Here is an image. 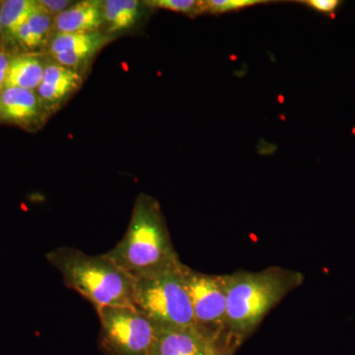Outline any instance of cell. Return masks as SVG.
Segmentation results:
<instances>
[{
	"instance_id": "1",
	"label": "cell",
	"mask_w": 355,
	"mask_h": 355,
	"mask_svg": "<svg viewBox=\"0 0 355 355\" xmlns=\"http://www.w3.org/2000/svg\"><path fill=\"white\" fill-rule=\"evenodd\" d=\"M226 331L230 342L239 347L294 289L304 282L302 273L280 266L260 272L225 275Z\"/></svg>"
},
{
	"instance_id": "2",
	"label": "cell",
	"mask_w": 355,
	"mask_h": 355,
	"mask_svg": "<svg viewBox=\"0 0 355 355\" xmlns=\"http://www.w3.org/2000/svg\"><path fill=\"white\" fill-rule=\"evenodd\" d=\"M105 254L133 279L173 270L182 265L160 203L144 193L135 200L123 239Z\"/></svg>"
},
{
	"instance_id": "3",
	"label": "cell",
	"mask_w": 355,
	"mask_h": 355,
	"mask_svg": "<svg viewBox=\"0 0 355 355\" xmlns=\"http://www.w3.org/2000/svg\"><path fill=\"white\" fill-rule=\"evenodd\" d=\"M46 258L60 272L65 286L90 301L96 310L133 306L135 279L106 254L92 256L76 248L60 247Z\"/></svg>"
},
{
	"instance_id": "4",
	"label": "cell",
	"mask_w": 355,
	"mask_h": 355,
	"mask_svg": "<svg viewBox=\"0 0 355 355\" xmlns=\"http://www.w3.org/2000/svg\"><path fill=\"white\" fill-rule=\"evenodd\" d=\"M135 279L133 307L158 329L196 327L182 268Z\"/></svg>"
},
{
	"instance_id": "5",
	"label": "cell",
	"mask_w": 355,
	"mask_h": 355,
	"mask_svg": "<svg viewBox=\"0 0 355 355\" xmlns=\"http://www.w3.org/2000/svg\"><path fill=\"white\" fill-rule=\"evenodd\" d=\"M99 316L100 347L106 355H150L158 329L137 308L104 307Z\"/></svg>"
},
{
	"instance_id": "6",
	"label": "cell",
	"mask_w": 355,
	"mask_h": 355,
	"mask_svg": "<svg viewBox=\"0 0 355 355\" xmlns=\"http://www.w3.org/2000/svg\"><path fill=\"white\" fill-rule=\"evenodd\" d=\"M182 275L190 297L196 327L217 340L237 347L230 342L226 331L225 275L197 272L184 263Z\"/></svg>"
},
{
	"instance_id": "7",
	"label": "cell",
	"mask_w": 355,
	"mask_h": 355,
	"mask_svg": "<svg viewBox=\"0 0 355 355\" xmlns=\"http://www.w3.org/2000/svg\"><path fill=\"white\" fill-rule=\"evenodd\" d=\"M114 39L105 31L55 34L44 53L53 62L83 74L96 55Z\"/></svg>"
},
{
	"instance_id": "8",
	"label": "cell",
	"mask_w": 355,
	"mask_h": 355,
	"mask_svg": "<svg viewBox=\"0 0 355 355\" xmlns=\"http://www.w3.org/2000/svg\"><path fill=\"white\" fill-rule=\"evenodd\" d=\"M51 116L35 91L21 88L0 91V125L36 132L46 125Z\"/></svg>"
},
{
	"instance_id": "9",
	"label": "cell",
	"mask_w": 355,
	"mask_h": 355,
	"mask_svg": "<svg viewBox=\"0 0 355 355\" xmlns=\"http://www.w3.org/2000/svg\"><path fill=\"white\" fill-rule=\"evenodd\" d=\"M236 349L205 333L197 327L161 329L150 355H216Z\"/></svg>"
},
{
	"instance_id": "10",
	"label": "cell",
	"mask_w": 355,
	"mask_h": 355,
	"mask_svg": "<svg viewBox=\"0 0 355 355\" xmlns=\"http://www.w3.org/2000/svg\"><path fill=\"white\" fill-rule=\"evenodd\" d=\"M83 74L53 62L49 58L43 78L35 92L44 108L53 114L76 94L83 84Z\"/></svg>"
},
{
	"instance_id": "11",
	"label": "cell",
	"mask_w": 355,
	"mask_h": 355,
	"mask_svg": "<svg viewBox=\"0 0 355 355\" xmlns=\"http://www.w3.org/2000/svg\"><path fill=\"white\" fill-rule=\"evenodd\" d=\"M55 34L104 31L101 0L73 2L64 12L53 18Z\"/></svg>"
},
{
	"instance_id": "12",
	"label": "cell",
	"mask_w": 355,
	"mask_h": 355,
	"mask_svg": "<svg viewBox=\"0 0 355 355\" xmlns=\"http://www.w3.org/2000/svg\"><path fill=\"white\" fill-rule=\"evenodd\" d=\"M55 35L53 17L38 8L21 26L4 48L11 53H41Z\"/></svg>"
},
{
	"instance_id": "13",
	"label": "cell",
	"mask_w": 355,
	"mask_h": 355,
	"mask_svg": "<svg viewBox=\"0 0 355 355\" xmlns=\"http://www.w3.org/2000/svg\"><path fill=\"white\" fill-rule=\"evenodd\" d=\"M44 53H14L7 71L6 87L36 91L48 62Z\"/></svg>"
},
{
	"instance_id": "14",
	"label": "cell",
	"mask_w": 355,
	"mask_h": 355,
	"mask_svg": "<svg viewBox=\"0 0 355 355\" xmlns=\"http://www.w3.org/2000/svg\"><path fill=\"white\" fill-rule=\"evenodd\" d=\"M144 1L137 0H105L103 1L104 12V31L111 36L128 31L139 22Z\"/></svg>"
},
{
	"instance_id": "15",
	"label": "cell",
	"mask_w": 355,
	"mask_h": 355,
	"mask_svg": "<svg viewBox=\"0 0 355 355\" xmlns=\"http://www.w3.org/2000/svg\"><path fill=\"white\" fill-rule=\"evenodd\" d=\"M38 8V0H4L0 2L2 46H6L16 31Z\"/></svg>"
},
{
	"instance_id": "16",
	"label": "cell",
	"mask_w": 355,
	"mask_h": 355,
	"mask_svg": "<svg viewBox=\"0 0 355 355\" xmlns=\"http://www.w3.org/2000/svg\"><path fill=\"white\" fill-rule=\"evenodd\" d=\"M144 6L150 8L166 9L173 12L184 13L189 16L202 13L200 1L198 0H147Z\"/></svg>"
},
{
	"instance_id": "17",
	"label": "cell",
	"mask_w": 355,
	"mask_h": 355,
	"mask_svg": "<svg viewBox=\"0 0 355 355\" xmlns=\"http://www.w3.org/2000/svg\"><path fill=\"white\" fill-rule=\"evenodd\" d=\"M266 3L263 0H205L200 1L202 13H224L240 10L246 7Z\"/></svg>"
},
{
	"instance_id": "18",
	"label": "cell",
	"mask_w": 355,
	"mask_h": 355,
	"mask_svg": "<svg viewBox=\"0 0 355 355\" xmlns=\"http://www.w3.org/2000/svg\"><path fill=\"white\" fill-rule=\"evenodd\" d=\"M73 3L69 0H38L40 9L55 18Z\"/></svg>"
},
{
	"instance_id": "19",
	"label": "cell",
	"mask_w": 355,
	"mask_h": 355,
	"mask_svg": "<svg viewBox=\"0 0 355 355\" xmlns=\"http://www.w3.org/2000/svg\"><path fill=\"white\" fill-rule=\"evenodd\" d=\"M308 6L323 13H334L340 6L338 0H308L304 1Z\"/></svg>"
},
{
	"instance_id": "20",
	"label": "cell",
	"mask_w": 355,
	"mask_h": 355,
	"mask_svg": "<svg viewBox=\"0 0 355 355\" xmlns=\"http://www.w3.org/2000/svg\"><path fill=\"white\" fill-rule=\"evenodd\" d=\"M12 53L3 46H0V91L6 87L7 71Z\"/></svg>"
},
{
	"instance_id": "21",
	"label": "cell",
	"mask_w": 355,
	"mask_h": 355,
	"mask_svg": "<svg viewBox=\"0 0 355 355\" xmlns=\"http://www.w3.org/2000/svg\"><path fill=\"white\" fill-rule=\"evenodd\" d=\"M236 349H228L225 350H222V352H218V354L216 355H235Z\"/></svg>"
},
{
	"instance_id": "22",
	"label": "cell",
	"mask_w": 355,
	"mask_h": 355,
	"mask_svg": "<svg viewBox=\"0 0 355 355\" xmlns=\"http://www.w3.org/2000/svg\"><path fill=\"white\" fill-rule=\"evenodd\" d=\"M2 37H3V34H2L1 22H0V46H2Z\"/></svg>"
}]
</instances>
